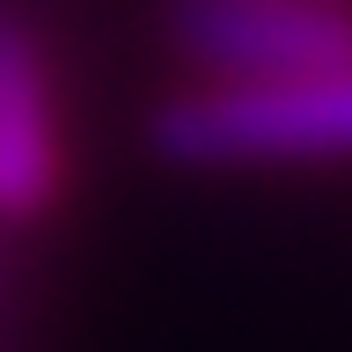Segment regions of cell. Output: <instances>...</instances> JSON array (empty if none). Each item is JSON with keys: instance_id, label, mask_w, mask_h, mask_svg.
<instances>
[{"instance_id": "1", "label": "cell", "mask_w": 352, "mask_h": 352, "mask_svg": "<svg viewBox=\"0 0 352 352\" xmlns=\"http://www.w3.org/2000/svg\"><path fill=\"white\" fill-rule=\"evenodd\" d=\"M154 147L184 169L250 162H352V66L206 81L154 110Z\"/></svg>"}, {"instance_id": "2", "label": "cell", "mask_w": 352, "mask_h": 352, "mask_svg": "<svg viewBox=\"0 0 352 352\" xmlns=\"http://www.w3.org/2000/svg\"><path fill=\"white\" fill-rule=\"evenodd\" d=\"M176 37L206 81H272L352 66L345 0H191Z\"/></svg>"}, {"instance_id": "3", "label": "cell", "mask_w": 352, "mask_h": 352, "mask_svg": "<svg viewBox=\"0 0 352 352\" xmlns=\"http://www.w3.org/2000/svg\"><path fill=\"white\" fill-rule=\"evenodd\" d=\"M59 198L52 66L15 15H0V220H37Z\"/></svg>"}]
</instances>
